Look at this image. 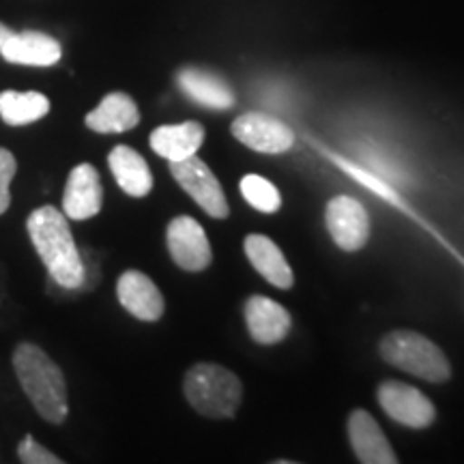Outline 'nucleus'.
<instances>
[{
    "label": "nucleus",
    "mask_w": 464,
    "mask_h": 464,
    "mask_svg": "<svg viewBox=\"0 0 464 464\" xmlns=\"http://www.w3.org/2000/svg\"><path fill=\"white\" fill-rule=\"evenodd\" d=\"M26 230L52 280L63 288L82 286L86 269L65 213L52 205L34 208L26 219Z\"/></svg>",
    "instance_id": "obj_1"
},
{
    "label": "nucleus",
    "mask_w": 464,
    "mask_h": 464,
    "mask_svg": "<svg viewBox=\"0 0 464 464\" xmlns=\"http://www.w3.org/2000/svg\"><path fill=\"white\" fill-rule=\"evenodd\" d=\"M11 363L34 411L45 421L61 426L69 415V398L65 374L58 368V363L42 346L31 344V342H20L15 346Z\"/></svg>",
    "instance_id": "obj_2"
},
{
    "label": "nucleus",
    "mask_w": 464,
    "mask_h": 464,
    "mask_svg": "<svg viewBox=\"0 0 464 464\" xmlns=\"http://www.w3.org/2000/svg\"><path fill=\"white\" fill-rule=\"evenodd\" d=\"M183 392L189 406L208 420H228L243 400V382L218 363H196L185 372Z\"/></svg>",
    "instance_id": "obj_3"
},
{
    "label": "nucleus",
    "mask_w": 464,
    "mask_h": 464,
    "mask_svg": "<svg viewBox=\"0 0 464 464\" xmlns=\"http://www.w3.org/2000/svg\"><path fill=\"white\" fill-rule=\"evenodd\" d=\"M381 357L404 372L420 376L428 382H445L451 376V365L445 353L426 335L396 329L381 340Z\"/></svg>",
    "instance_id": "obj_4"
},
{
    "label": "nucleus",
    "mask_w": 464,
    "mask_h": 464,
    "mask_svg": "<svg viewBox=\"0 0 464 464\" xmlns=\"http://www.w3.org/2000/svg\"><path fill=\"white\" fill-rule=\"evenodd\" d=\"M170 172L177 179V183L188 191L189 198H194L196 205L207 216L216 219L228 218L230 207L228 200H226L222 185H219L216 174H213L211 168L198 155H191V158L181 161H170Z\"/></svg>",
    "instance_id": "obj_5"
},
{
    "label": "nucleus",
    "mask_w": 464,
    "mask_h": 464,
    "mask_svg": "<svg viewBox=\"0 0 464 464\" xmlns=\"http://www.w3.org/2000/svg\"><path fill=\"white\" fill-rule=\"evenodd\" d=\"M381 409L392 417L393 421L402 423L413 430H423L432 426L437 420V409L432 400L417 390L413 385H406L400 381H385L376 392Z\"/></svg>",
    "instance_id": "obj_6"
},
{
    "label": "nucleus",
    "mask_w": 464,
    "mask_h": 464,
    "mask_svg": "<svg viewBox=\"0 0 464 464\" xmlns=\"http://www.w3.org/2000/svg\"><path fill=\"white\" fill-rule=\"evenodd\" d=\"M324 224L335 246L344 252H359L370 239V216L351 196H335L324 208Z\"/></svg>",
    "instance_id": "obj_7"
},
{
    "label": "nucleus",
    "mask_w": 464,
    "mask_h": 464,
    "mask_svg": "<svg viewBox=\"0 0 464 464\" xmlns=\"http://www.w3.org/2000/svg\"><path fill=\"white\" fill-rule=\"evenodd\" d=\"M168 252L177 266L189 274L205 271L213 260L211 243L207 239V232L202 226L189 216H179L168 224L166 230Z\"/></svg>",
    "instance_id": "obj_8"
},
{
    "label": "nucleus",
    "mask_w": 464,
    "mask_h": 464,
    "mask_svg": "<svg viewBox=\"0 0 464 464\" xmlns=\"http://www.w3.org/2000/svg\"><path fill=\"white\" fill-rule=\"evenodd\" d=\"M232 136L247 149L266 155L286 153L295 142V133L288 130V125L263 112H247L235 119Z\"/></svg>",
    "instance_id": "obj_9"
},
{
    "label": "nucleus",
    "mask_w": 464,
    "mask_h": 464,
    "mask_svg": "<svg viewBox=\"0 0 464 464\" xmlns=\"http://www.w3.org/2000/svg\"><path fill=\"white\" fill-rule=\"evenodd\" d=\"M103 207L102 177L92 164H78L69 172L65 194H63V213L75 222L95 218Z\"/></svg>",
    "instance_id": "obj_10"
},
{
    "label": "nucleus",
    "mask_w": 464,
    "mask_h": 464,
    "mask_svg": "<svg viewBox=\"0 0 464 464\" xmlns=\"http://www.w3.org/2000/svg\"><path fill=\"white\" fill-rule=\"evenodd\" d=\"M116 297H119L121 305L138 321L155 323L164 316V295H161L158 284L142 271H125L116 282Z\"/></svg>",
    "instance_id": "obj_11"
},
{
    "label": "nucleus",
    "mask_w": 464,
    "mask_h": 464,
    "mask_svg": "<svg viewBox=\"0 0 464 464\" xmlns=\"http://www.w3.org/2000/svg\"><path fill=\"white\" fill-rule=\"evenodd\" d=\"M348 439L357 460L363 464H396L398 456L368 411L357 409L348 417Z\"/></svg>",
    "instance_id": "obj_12"
},
{
    "label": "nucleus",
    "mask_w": 464,
    "mask_h": 464,
    "mask_svg": "<svg viewBox=\"0 0 464 464\" xmlns=\"http://www.w3.org/2000/svg\"><path fill=\"white\" fill-rule=\"evenodd\" d=\"M246 324L249 335L258 344H277L288 335L293 318H290L286 307L277 301L263 297V295H254L246 304Z\"/></svg>",
    "instance_id": "obj_13"
},
{
    "label": "nucleus",
    "mask_w": 464,
    "mask_h": 464,
    "mask_svg": "<svg viewBox=\"0 0 464 464\" xmlns=\"http://www.w3.org/2000/svg\"><path fill=\"white\" fill-rule=\"evenodd\" d=\"M0 54L7 63L14 65H31V67H52L61 61L63 50L61 44L50 34L39 31L14 33L9 42L3 45Z\"/></svg>",
    "instance_id": "obj_14"
},
{
    "label": "nucleus",
    "mask_w": 464,
    "mask_h": 464,
    "mask_svg": "<svg viewBox=\"0 0 464 464\" xmlns=\"http://www.w3.org/2000/svg\"><path fill=\"white\" fill-rule=\"evenodd\" d=\"M108 166L112 170L116 185L131 198H144L153 189V174H150L147 160L136 149L127 147V144L114 147L108 155Z\"/></svg>",
    "instance_id": "obj_15"
},
{
    "label": "nucleus",
    "mask_w": 464,
    "mask_h": 464,
    "mask_svg": "<svg viewBox=\"0 0 464 464\" xmlns=\"http://www.w3.org/2000/svg\"><path fill=\"white\" fill-rule=\"evenodd\" d=\"M150 149L168 161H181L198 153L205 142V127L198 121H185L179 125H161L149 138Z\"/></svg>",
    "instance_id": "obj_16"
},
{
    "label": "nucleus",
    "mask_w": 464,
    "mask_h": 464,
    "mask_svg": "<svg viewBox=\"0 0 464 464\" xmlns=\"http://www.w3.org/2000/svg\"><path fill=\"white\" fill-rule=\"evenodd\" d=\"M243 249H246V256L249 258L254 269L258 271L260 276L265 277L266 282L274 284L276 288L288 290L295 284L293 269H290L286 256L280 247L276 246L269 237L265 235H247L246 243H243Z\"/></svg>",
    "instance_id": "obj_17"
},
{
    "label": "nucleus",
    "mask_w": 464,
    "mask_h": 464,
    "mask_svg": "<svg viewBox=\"0 0 464 464\" xmlns=\"http://www.w3.org/2000/svg\"><path fill=\"white\" fill-rule=\"evenodd\" d=\"M177 84L191 102L211 110H228L235 103V92L222 78L205 69L185 67L177 73Z\"/></svg>",
    "instance_id": "obj_18"
},
{
    "label": "nucleus",
    "mask_w": 464,
    "mask_h": 464,
    "mask_svg": "<svg viewBox=\"0 0 464 464\" xmlns=\"http://www.w3.org/2000/svg\"><path fill=\"white\" fill-rule=\"evenodd\" d=\"M84 123L97 133H125L140 123V110L127 92H110L86 114Z\"/></svg>",
    "instance_id": "obj_19"
},
{
    "label": "nucleus",
    "mask_w": 464,
    "mask_h": 464,
    "mask_svg": "<svg viewBox=\"0 0 464 464\" xmlns=\"http://www.w3.org/2000/svg\"><path fill=\"white\" fill-rule=\"evenodd\" d=\"M50 112V100L37 91L0 92V119L9 127H24Z\"/></svg>",
    "instance_id": "obj_20"
},
{
    "label": "nucleus",
    "mask_w": 464,
    "mask_h": 464,
    "mask_svg": "<svg viewBox=\"0 0 464 464\" xmlns=\"http://www.w3.org/2000/svg\"><path fill=\"white\" fill-rule=\"evenodd\" d=\"M241 194L256 211L266 213V216H274L282 208L280 191L269 179L260 177V174H246L241 179Z\"/></svg>",
    "instance_id": "obj_21"
},
{
    "label": "nucleus",
    "mask_w": 464,
    "mask_h": 464,
    "mask_svg": "<svg viewBox=\"0 0 464 464\" xmlns=\"http://www.w3.org/2000/svg\"><path fill=\"white\" fill-rule=\"evenodd\" d=\"M17 172V160L9 149L0 147V216L9 211L11 207V181Z\"/></svg>",
    "instance_id": "obj_22"
},
{
    "label": "nucleus",
    "mask_w": 464,
    "mask_h": 464,
    "mask_svg": "<svg viewBox=\"0 0 464 464\" xmlns=\"http://www.w3.org/2000/svg\"><path fill=\"white\" fill-rule=\"evenodd\" d=\"M17 458L24 464H63L61 458L45 450L33 434H26L22 443L17 445Z\"/></svg>",
    "instance_id": "obj_23"
},
{
    "label": "nucleus",
    "mask_w": 464,
    "mask_h": 464,
    "mask_svg": "<svg viewBox=\"0 0 464 464\" xmlns=\"http://www.w3.org/2000/svg\"><path fill=\"white\" fill-rule=\"evenodd\" d=\"M342 168H344L346 172H351L353 177H355L357 181L363 185V188L372 189L374 194L382 196V198H385V200H390V202H398V198H396V191H393V189L390 188V185H387L385 181H381V179H376L372 172L363 170V168H357V166H353V164H344V161H342Z\"/></svg>",
    "instance_id": "obj_24"
},
{
    "label": "nucleus",
    "mask_w": 464,
    "mask_h": 464,
    "mask_svg": "<svg viewBox=\"0 0 464 464\" xmlns=\"http://www.w3.org/2000/svg\"><path fill=\"white\" fill-rule=\"evenodd\" d=\"M14 34V31H11L9 26H5L3 22H0V50H3V45L9 42V37Z\"/></svg>",
    "instance_id": "obj_25"
}]
</instances>
